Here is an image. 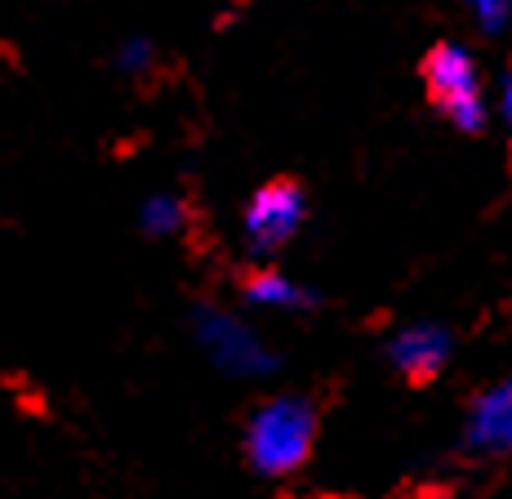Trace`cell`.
<instances>
[{
	"instance_id": "52a82bcc",
	"label": "cell",
	"mask_w": 512,
	"mask_h": 499,
	"mask_svg": "<svg viewBox=\"0 0 512 499\" xmlns=\"http://www.w3.org/2000/svg\"><path fill=\"white\" fill-rule=\"evenodd\" d=\"M241 303H250L259 312H312L321 295L308 281L290 277L281 268H250L241 277Z\"/></svg>"
},
{
	"instance_id": "9c48e42d",
	"label": "cell",
	"mask_w": 512,
	"mask_h": 499,
	"mask_svg": "<svg viewBox=\"0 0 512 499\" xmlns=\"http://www.w3.org/2000/svg\"><path fill=\"white\" fill-rule=\"evenodd\" d=\"M152 58H156V45L147 41V36H125V41L116 45L112 63L121 76H143L147 67H152Z\"/></svg>"
},
{
	"instance_id": "5b68a950",
	"label": "cell",
	"mask_w": 512,
	"mask_h": 499,
	"mask_svg": "<svg viewBox=\"0 0 512 499\" xmlns=\"http://www.w3.org/2000/svg\"><path fill=\"white\" fill-rule=\"evenodd\" d=\"M450 352H455V335L441 321H410L388 335V361L410 384H432L450 366Z\"/></svg>"
},
{
	"instance_id": "6da1fadb",
	"label": "cell",
	"mask_w": 512,
	"mask_h": 499,
	"mask_svg": "<svg viewBox=\"0 0 512 499\" xmlns=\"http://www.w3.org/2000/svg\"><path fill=\"white\" fill-rule=\"evenodd\" d=\"M321 433V410L308 393H272L250 410L241 428V455L250 473L285 482L294 477L317 450Z\"/></svg>"
},
{
	"instance_id": "8992f818",
	"label": "cell",
	"mask_w": 512,
	"mask_h": 499,
	"mask_svg": "<svg viewBox=\"0 0 512 499\" xmlns=\"http://www.w3.org/2000/svg\"><path fill=\"white\" fill-rule=\"evenodd\" d=\"M464 446L472 455H512V375L472 397Z\"/></svg>"
},
{
	"instance_id": "8fae6325",
	"label": "cell",
	"mask_w": 512,
	"mask_h": 499,
	"mask_svg": "<svg viewBox=\"0 0 512 499\" xmlns=\"http://www.w3.org/2000/svg\"><path fill=\"white\" fill-rule=\"evenodd\" d=\"M499 116H504V125L512 134V67L504 72V81H499Z\"/></svg>"
},
{
	"instance_id": "ba28073f",
	"label": "cell",
	"mask_w": 512,
	"mask_h": 499,
	"mask_svg": "<svg viewBox=\"0 0 512 499\" xmlns=\"http://www.w3.org/2000/svg\"><path fill=\"white\" fill-rule=\"evenodd\" d=\"M187 223H192V210H187V197H179V192H152L139 205V228L156 241L183 237Z\"/></svg>"
},
{
	"instance_id": "7a4b0ae2",
	"label": "cell",
	"mask_w": 512,
	"mask_h": 499,
	"mask_svg": "<svg viewBox=\"0 0 512 499\" xmlns=\"http://www.w3.org/2000/svg\"><path fill=\"white\" fill-rule=\"evenodd\" d=\"M192 326V344L201 348V357L210 361L214 370H223L228 379H268L277 375L281 366V352L241 317L232 312L228 303H214L201 299L187 317Z\"/></svg>"
},
{
	"instance_id": "3957f363",
	"label": "cell",
	"mask_w": 512,
	"mask_h": 499,
	"mask_svg": "<svg viewBox=\"0 0 512 499\" xmlns=\"http://www.w3.org/2000/svg\"><path fill=\"white\" fill-rule=\"evenodd\" d=\"M423 90H428L432 107L446 116L455 130L481 134L486 130V94H481V72L477 58L455 41H437L423 54Z\"/></svg>"
},
{
	"instance_id": "277c9868",
	"label": "cell",
	"mask_w": 512,
	"mask_h": 499,
	"mask_svg": "<svg viewBox=\"0 0 512 499\" xmlns=\"http://www.w3.org/2000/svg\"><path fill=\"white\" fill-rule=\"evenodd\" d=\"M308 223V188L299 179H268L250 192L241 210V246L254 259H272L290 246Z\"/></svg>"
},
{
	"instance_id": "30bf717a",
	"label": "cell",
	"mask_w": 512,
	"mask_h": 499,
	"mask_svg": "<svg viewBox=\"0 0 512 499\" xmlns=\"http://www.w3.org/2000/svg\"><path fill=\"white\" fill-rule=\"evenodd\" d=\"M464 5L472 9V18H477V27L486 36H499L512 18V0H464Z\"/></svg>"
}]
</instances>
